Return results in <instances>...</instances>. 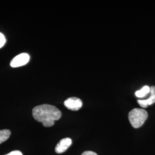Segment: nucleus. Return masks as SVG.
<instances>
[{"label":"nucleus","instance_id":"1","mask_svg":"<svg viewBox=\"0 0 155 155\" xmlns=\"http://www.w3.org/2000/svg\"><path fill=\"white\" fill-rule=\"evenodd\" d=\"M33 118L41 122L45 127H51L55 121L59 120L61 113L56 107L48 104H43L35 107L32 110Z\"/></svg>","mask_w":155,"mask_h":155},{"label":"nucleus","instance_id":"2","mask_svg":"<svg viewBox=\"0 0 155 155\" xmlns=\"http://www.w3.org/2000/svg\"><path fill=\"white\" fill-rule=\"evenodd\" d=\"M148 116L147 111L143 109L135 108L129 113L128 118L133 127L139 128L144 124Z\"/></svg>","mask_w":155,"mask_h":155},{"label":"nucleus","instance_id":"3","mask_svg":"<svg viewBox=\"0 0 155 155\" xmlns=\"http://www.w3.org/2000/svg\"><path fill=\"white\" fill-rule=\"evenodd\" d=\"M30 57L27 53H22L15 56L11 61V66L12 67H18L27 64L29 61Z\"/></svg>","mask_w":155,"mask_h":155},{"label":"nucleus","instance_id":"4","mask_svg":"<svg viewBox=\"0 0 155 155\" xmlns=\"http://www.w3.org/2000/svg\"><path fill=\"white\" fill-rule=\"evenodd\" d=\"M64 105L67 109L73 111H77L79 110L83 105L82 101L81 99L77 97H71L67 99Z\"/></svg>","mask_w":155,"mask_h":155},{"label":"nucleus","instance_id":"5","mask_svg":"<svg viewBox=\"0 0 155 155\" xmlns=\"http://www.w3.org/2000/svg\"><path fill=\"white\" fill-rule=\"evenodd\" d=\"M72 144V140L70 138H65L61 140L56 145L55 152L57 153H62L66 151L67 150Z\"/></svg>","mask_w":155,"mask_h":155},{"label":"nucleus","instance_id":"6","mask_svg":"<svg viewBox=\"0 0 155 155\" xmlns=\"http://www.w3.org/2000/svg\"><path fill=\"white\" fill-rule=\"evenodd\" d=\"M139 105L143 108H145L148 106L153 104L155 102V86L150 87V97L146 100H139L137 101Z\"/></svg>","mask_w":155,"mask_h":155},{"label":"nucleus","instance_id":"7","mask_svg":"<svg viewBox=\"0 0 155 155\" xmlns=\"http://www.w3.org/2000/svg\"><path fill=\"white\" fill-rule=\"evenodd\" d=\"M150 87L148 86H144L143 87L135 92V95L138 98H143L148 94H150Z\"/></svg>","mask_w":155,"mask_h":155},{"label":"nucleus","instance_id":"8","mask_svg":"<svg viewBox=\"0 0 155 155\" xmlns=\"http://www.w3.org/2000/svg\"><path fill=\"white\" fill-rule=\"evenodd\" d=\"M11 132L8 129H4L0 130V144L5 142L9 138Z\"/></svg>","mask_w":155,"mask_h":155},{"label":"nucleus","instance_id":"9","mask_svg":"<svg viewBox=\"0 0 155 155\" xmlns=\"http://www.w3.org/2000/svg\"><path fill=\"white\" fill-rule=\"evenodd\" d=\"M6 39L5 36L0 32V48H2L5 44Z\"/></svg>","mask_w":155,"mask_h":155},{"label":"nucleus","instance_id":"10","mask_svg":"<svg viewBox=\"0 0 155 155\" xmlns=\"http://www.w3.org/2000/svg\"><path fill=\"white\" fill-rule=\"evenodd\" d=\"M5 155H23L22 152L19 150H14Z\"/></svg>","mask_w":155,"mask_h":155},{"label":"nucleus","instance_id":"11","mask_svg":"<svg viewBox=\"0 0 155 155\" xmlns=\"http://www.w3.org/2000/svg\"><path fill=\"white\" fill-rule=\"evenodd\" d=\"M81 155H98L93 151H85Z\"/></svg>","mask_w":155,"mask_h":155}]
</instances>
